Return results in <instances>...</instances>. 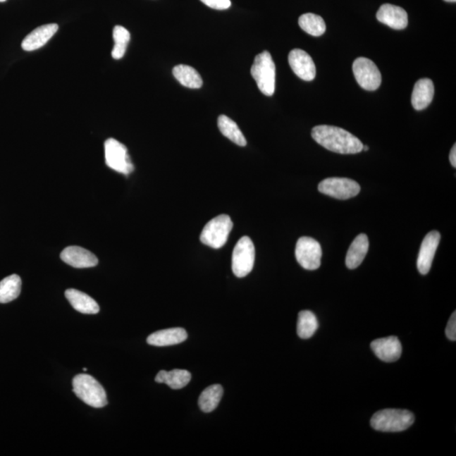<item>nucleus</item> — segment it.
Returning <instances> with one entry per match:
<instances>
[{"label":"nucleus","mask_w":456,"mask_h":456,"mask_svg":"<svg viewBox=\"0 0 456 456\" xmlns=\"http://www.w3.org/2000/svg\"><path fill=\"white\" fill-rule=\"evenodd\" d=\"M173 74L178 82L183 87L190 89H199L202 87V76L193 67L178 65L173 68Z\"/></svg>","instance_id":"4be33fe9"},{"label":"nucleus","mask_w":456,"mask_h":456,"mask_svg":"<svg viewBox=\"0 0 456 456\" xmlns=\"http://www.w3.org/2000/svg\"><path fill=\"white\" fill-rule=\"evenodd\" d=\"M414 423V416L411 412L399 409H386L379 411L371 419V426L377 431L402 432Z\"/></svg>","instance_id":"f03ea898"},{"label":"nucleus","mask_w":456,"mask_h":456,"mask_svg":"<svg viewBox=\"0 0 456 456\" xmlns=\"http://www.w3.org/2000/svg\"><path fill=\"white\" fill-rule=\"evenodd\" d=\"M369 147L368 146H364L363 151L366 152V151H369Z\"/></svg>","instance_id":"2f4dec72"},{"label":"nucleus","mask_w":456,"mask_h":456,"mask_svg":"<svg viewBox=\"0 0 456 456\" xmlns=\"http://www.w3.org/2000/svg\"><path fill=\"white\" fill-rule=\"evenodd\" d=\"M83 371H87V368H84V369H83Z\"/></svg>","instance_id":"f704fd0d"},{"label":"nucleus","mask_w":456,"mask_h":456,"mask_svg":"<svg viewBox=\"0 0 456 456\" xmlns=\"http://www.w3.org/2000/svg\"><path fill=\"white\" fill-rule=\"evenodd\" d=\"M290 66L294 73L306 82H311L316 75V68L312 58L302 49H293L288 56Z\"/></svg>","instance_id":"9b49d317"},{"label":"nucleus","mask_w":456,"mask_h":456,"mask_svg":"<svg viewBox=\"0 0 456 456\" xmlns=\"http://www.w3.org/2000/svg\"><path fill=\"white\" fill-rule=\"evenodd\" d=\"M221 133L225 137L228 138L231 142L238 144L240 147H245L247 140L244 134L242 133L240 128L237 123L232 121L231 118L226 116V115H221L217 121Z\"/></svg>","instance_id":"5701e85b"},{"label":"nucleus","mask_w":456,"mask_h":456,"mask_svg":"<svg viewBox=\"0 0 456 456\" xmlns=\"http://www.w3.org/2000/svg\"><path fill=\"white\" fill-rule=\"evenodd\" d=\"M73 391L78 398L94 408L108 405L106 391L101 383L86 374L76 375L73 378Z\"/></svg>","instance_id":"7ed1b4c3"},{"label":"nucleus","mask_w":456,"mask_h":456,"mask_svg":"<svg viewBox=\"0 0 456 456\" xmlns=\"http://www.w3.org/2000/svg\"><path fill=\"white\" fill-rule=\"evenodd\" d=\"M445 335L450 340H456V313L454 312L450 319L445 330Z\"/></svg>","instance_id":"c756f323"},{"label":"nucleus","mask_w":456,"mask_h":456,"mask_svg":"<svg viewBox=\"0 0 456 456\" xmlns=\"http://www.w3.org/2000/svg\"><path fill=\"white\" fill-rule=\"evenodd\" d=\"M450 161L451 165L453 166L454 168L456 167V146L454 144V147L452 149H451L450 153Z\"/></svg>","instance_id":"7c9ffc66"},{"label":"nucleus","mask_w":456,"mask_h":456,"mask_svg":"<svg viewBox=\"0 0 456 456\" xmlns=\"http://www.w3.org/2000/svg\"><path fill=\"white\" fill-rule=\"evenodd\" d=\"M376 16L378 21L392 29L403 30L407 27V13L402 7L390 4H383Z\"/></svg>","instance_id":"2eb2a0df"},{"label":"nucleus","mask_w":456,"mask_h":456,"mask_svg":"<svg viewBox=\"0 0 456 456\" xmlns=\"http://www.w3.org/2000/svg\"><path fill=\"white\" fill-rule=\"evenodd\" d=\"M445 1L450 2V3H453V2L455 3L456 1V0H445Z\"/></svg>","instance_id":"473e14b6"},{"label":"nucleus","mask_w":456,"mask_h":456,"mask_svg":"<svg viewBox=\"0 0 456 456\" xmlns=\"http://www.w3.org/2000/svg\"><path fill=\"white\" fill-rule=\"evenodd\" d=\"M312 137L318 144L339 154H357L363 151L361 140L342 128L318 125L312 130Z\"/></svg>","instance_id":"f257e3e1"},{"label":"nucleus","mask_w":456,"mask_h":456,"mask_svg":"<svg viewBox=\"0 0 456 456\" xmlns=\"http://www.w3.org/2000/svg\"><path fill=\"white\" fill-rule=\"evenodd\" d=\"M66 297L71 306L80 313L87 314L99 313V305L86 293L75 289H68L66 292Z\"/></svg>","instance_id":"6ab92c4d"},{"label":"nucleus","mask_w":456,"mask_h":456,"mask_svg":"<svg viewBox=\"0 0 456 456\" xmlns=\"http://www.w3.org/2000/svg\"><path fill=\"white\" fill-rule=\"evenodd\" d=\"M58 30V25L55 23L42 25L25 37L21 48L27 52L39 49L55 35Z\"/></svg>","instance_id":"dca6fc26"},{"label":"nucleus","mask_w":456,"mask_h":456,"mask_svg":"<svg viewBox=\"0 0 456 456\" xmlns=\"http://www.w3.org/2000/svg\"><path fill=\"white\" fill-rule=\"evenodd\" d=\"M371 348L379 359L387 363L398 361L402 352V344L395 336L375 340Z\"/></svg>","instance_id":"4468645a"},{"label":"nucleus","mask_w":456,"mask_h":456,"mask_svg":"<svg viewBox=\"0 0 456 456\" xmlns=\"http://www.w3.org/2000/svg\"><path fill=\"white\" fill-rule=\"evenodd\" d=\"M295 255L297 262L305 270H317L321 265V246L312 238L302 237L297 240Z\"/></svg>","instance_id":"6e6552de"},{"label":"nucleus","mask_w":456,"mask_h":456,"mask_svg":"<svg viewBox=\"0 0 456 456\" xmlns=\"http://www.w3.org/2000/svg\"><path fill=\"white\" fill-rule=\"evenodd\" d=\"M61 258L68 265L78 269L94 267L98 264L95 254L78 246L67 247L62 251Z\"/></svg>","instance_id":"ddd939ff"},{"label":"nucleus","mask_w":456,"mask_h":456,"mask_svg":"<svg viewBox=\"0 0 456 456\" xmlns=\"http://www.w3.org/2000/svg\"><path fill=\"white\" fill-rule=\"evenodd\" d=\"M21 279L18 275H11L0 281V304H7L19 297Z\"/></svg>","instance_id":"393cba45"},{"label":"nucleus","mask_w":456,"mask_h":456,"mask_svg":"<svg viewBox=\"0 0 456 456\" xmlns=\"http://www.w3.org/2000/svg\"><path fill=\"white\" fill-rule=\"evenodd\" d=\"M233 227V221L228 215H219L204 226L200 241L212 249H221L226 245Z\"/></svg>","instance_id":"39448f33"},{"label":"nucleus","mask_w":456,"mask_h":456,"mask_svg":"<svg viewBox=\"0 0 456 456\" xmlns=\"http://www.w3.org/2000/svg\"><path fill=\"white\" fill-rule=\"evenodd\" d=\"M369 248L368 236L362 233L352 242L346 257V265L348 269L355 270L359 267L366 257Z\"/></svg>","instance_id":"aec40b11"},{"label":"nucleus","mask_w":456,"mask_h":456,"mask_svg":"<svg viewBox=\"0 0 456 456\" xmlns=\"http://www.w3.org/2000/svg\"><path fill=\"white\" fill-rule=\"evenodd\" d=\"M106 164L118 173L129 175L134 171L128 149L117 140L110 138L104 143Z\"/></svg>","instance_id":"0eeeda50"},{"label":"nucleus","mask_w":456,"mask_h":456,"mask_svg":"<svg viewBox=\"0 0 456 456\" xmlns=\"http://www.w3.org/2000/svg\"><path fill=\"white\" fill-rule=\"evenodd\" d=\"M223 395V388L220 385H213L207 388L199 398L200 410L209 413L215 410Z\"/></svg>","instance_id":"b1692460"},{"label":"nucleus","mask_w":456,"mask_h":456,"mask_svg":"<svg viewBox=\"0 0 456 456\" xmlns=\"http://www.w3.org/2000/svg\"><path fill=\"white\" fill-rule=\"evenodd\" d=\"M321 193L338 199H348L360 193V185L347 178H330L319 183Z\"/></svg>","instance_id":"1a4fd4ad"},{"label":"nucleus","mask_w":456,"mask_h":456,"mask_svg":"<svg viewBox=\"0 0 456 456\" xmlns=\"http://www.w3.org/2000/svg\"><path fill=\"white\" fill-rule=\"evenodd\" d=\"M298 24L305 32L309 33L311 36L321 37L326 32L325 20L321 16L312 14V13L302 15L298 20Z\"/></svg>","instance_id":"bb28decb"},{"label":"nucleus","mask_w":456,"mask_h":456,"mask_svg":"<svg viewBox=\"0 0 456 456\" xmlns=\"http://www.w3.org/2000/svg\"><path fill=\"white\" fill-rule=\"evenodd\" d=\"M200 1L208 7L219 11L227 10L232 4L230 0H200Z\"/></svg>","instance_id":"c85d7f7f"},{"label":"nucleus","mask_w":456,"mask_h":456,"mask_svg":"<svg viewBox=\"0 0 456 456\" xmlns=\"http://www.w3.org/2000/svg\"><path fill=\"white\" fill-rule=\"evenodd\" d=\"M251 75L264 95L271 97L276 89V65L268 51H264L254 58Z\"/></svg>","instance_id":"20e7f679"},{"label":"nucleus","mask_w":456,"mask_h":456,"mask_svg":"<svg viewBox=\"0 0 456 456\" xmlns=\"http://www.w3.org/2000/svg\"><path fill=\"white\" fill-rule=\"evenodd\" d=\"M440 233L432 231L425 236L421 242L419 258H417V269L421 275H427L431 269L434 255L440 241Z\"/></svg>","instance_id":"f8f14e48"},{"label":"nucleus","mask_w":456,"mask_h":456,"mask_svg":"<svg viewBox=\"0 0 456 456\" xmlns=\"http://www.w3.org/2000/svg\"><path fill=\"white\" fill-rule=\"evenodd\" d=\"M6 0H0V2H6Z\"/></svg>","instance_id":"72a5a7b5"},{"label":"nucleus","mask_w":456,"mask_h":456,"mask_svg":"<svg viewBox=\"0 0 456 456\" xmlns=\"http://www.w3.org/2000/svg\"><path fill=\"white\" fill-rule=\"evenodd\" d=\"M156 382L166 383L171 389L180 390L185 387L191 381V374L189 371L173 369L172 371L161 370L156 374Z\"/></svg>","instance_id":"412c9836"},{"label":"nucleus","mask_w":456,"mask_h":456,"mask_svg":"<svg viewBox=\"0 0 456 456\" xmlns=\"http://www.w3.org/2000/svg\"><path fill=\"white\" fill-rule=\"evenodd\" d=\"M319 327L316 316L311 311H301L298 314L297 331L302 339L312 338Z\"/></svg>","instance_id":"a878e982"},{"label":"nucleus","mask_w":456,"mask_h":456,"mask_svg":"<svg viewBox=\"0 0 456 456\" xmlns=\"http://www.w3.org/2000/svg\"><path fill=\"white\" fill-rule=\"evenodd\" d=\"M255 261V249L250 238H240L234 247L232 257L233 274L238 278L248 276L252 271Z\"/></svg>","instance_id":"423d86ee"},{"label":"nucleus","mask_w":456,"mask_h":456,"mask_svg":"<svg viewBox=\"0 0 456 456\" xmlns=\"http://www.w3.org/2000/svg\"><path fill=\"white\" fill-rule=\"evenodd\" d=\"M357 83L366 91H375L381 87V74L378 67L370 59L357 58L352 66Z\"/></svg>","instance_id":"9d476101"},{"label":"nucleus","mask_w":456,"mask_h":456,"mask_svg":"<svg viewBox=\"0 0 456 456\" xmlns=\"http://www.w3.org/2000/svg\"><path fill=\"white\" fill-rule=\"evenodd\" d=\"M114 47L112 51V57L114 59H121L126 53L128 44L130 41V33L121 25H116L113 28Z\"/></svg>","instance_id":"cd10ccee"},{"label":"nucleus","mask_w":456,"mask_h":456,"mask_svg":"<svg viewBox=\"0 0 456 456\" xmlns=\"http://www.w3.org/2000/svg\"><path fill=\"white\" fill-rule=\"evenodd\" d=\"M187 334L183 328L159 331L148 336L147 343L155 347H168L185 342Z\"/></svg>","instance_id":"f3484780"},{"label":"nucleus","mask_w":456,"mask_h":456,"mask_svg":"<svg viewBox=\"0 0 456 456\" xmlns=\"http://www.w3.org/2000/svg\"><path fill=\"white\" fill-rule=\"evenodd\" d=\"M434 87L431 80L421 79L415 85L412 94V104L417 111L424 110L431 104Z\"/></svg>","instance_id":"a211bd4d"}]
</instances>
